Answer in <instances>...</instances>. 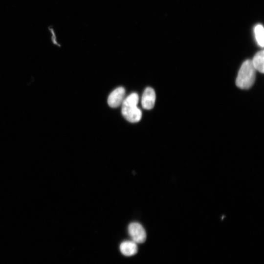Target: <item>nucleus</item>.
Here are the masks:
<instances>
[{
  "instance_id": "nucleus-1",
  "label": "nucleus",
  "mask_w": 264,
  "mask_h": 264,
  "mask_svg": "<svg viewBox=\"0 0 264 264\" xmlns=\"http://www.w3.org/2000/svg\"><path fill=\"white\" fill-rule=\"evenodd\" d=\"M138 96L133 93L124 99L122 104V113L128 121L132 123L140 121L142 117V112L137 107Z\"/></svg>"
},
{
  "instance_id": "nucleus-2",
  "label": "nucleus",
  "mask_w": 264,
  "mask_h": 264,
  "mask_svg": "<svg viewBox=\"0 0 264 264\" xmlns=\"http://www.w3.org/2000/svg\"><path fill=\"white\" fill-rule=\"evenodd\" d=\"M256 69L250 60L243 63L236 80V86L241 89H248L254 83Z\"/></svg>"
},
{
  "instance_id": "nucleus-3",
  "label": "nucleus",
  "mask_w": 264,
  "mask_h": 264,
  "mask_svg": "<svg viewBox=\"0 0 264 264\" xmlns=\"http://www.w3.org/2000/svg\"><path fill=\"white\" fill-rule=\"evenodd\" d=\"M128 232L135 243H143L146 239V233L143 226L137 222L131 223L128 226Z\"/></svg>"
},
{
  "instance_id": "nucleus-4",
  "label": "nucleus",
  "mask_w": 264,
  "mask_h": 264,
  "mask_svg": "<svg viewBox=\"0 0 264 264\" xmlns=\"http://www.w3.org/2000/svg\"><path fill=\"white\" fill-rule=\"evenodd\" d=\"M125 95V90L123 87H119L115 89L109 95L108 102L112 108H116L121 105Z\"/></svg>"
},
{
  "instance_id": "nucleus-5",
  "label": "nucleus",
  "mask_w": 264,
  "mask_h": 264,
  "mask_svg": "<svg viewBox=\"0 0 264 264\" xmlns=\"http://www.w3.org/2000/svg\"><path fill=\"white\" fill-rule=\"evenodd\" d=\"M155 93L151 88H147L142 95L141 104L143 108L146 110L152 109L154 105Z\"/></svg>"
},
{
  "instance_id": "nucleus-6",
  "label": "nucleus",
  "mask_w": 264,
  "mask_h": 264,
  "mask_svg": "<svg viewBox=\"0 0 264 264\" xmlns=\"http://www.w3.org/2000/svg\"><path fill=\"white\" fill-rule=\"evenodd\" d=\"M120 250L124 255L131 256L137 253L138 248L135 242L132 241H126L120 244Z\"/></svg>"
},
{
  "instance_id": "nucleus-7",
  "label": "nucleus",
  "mask_w": 264,
  "mask_h": 264,
  "mask_svg": "<svg viewBox=\"0 0 264 264\" xmlns=\"http://www.w3.org/2000/svg\"><path fill=\"white\" fill-rule=\"evenodd\" d=\"M264 51L262 50L258 52L254 56L252 63L256 70L263 73L264 72Z\"/></svg>"
},
{
  "instance_id": "nucleus-8",
  "label": "nucleus",
  "mask_w": 264,
  "mask_h": 264,
  "mask_svg": "<svg viewBox=\"0 0 264 264\" xmlns=\"http://www.w3.org/2000/svg\"><path fill=\"white\" fill-rule=\"evenodd\" d=\"M256 39L259 45L264 46V28L261 24L257 25L255 28Z\"/></svg>"
}]
</instances>
